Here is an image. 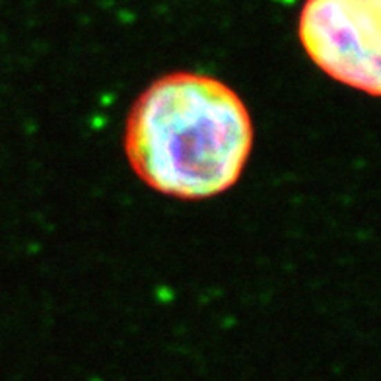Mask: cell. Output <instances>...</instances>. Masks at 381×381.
<instances>
[{"label": "cell", "mask_w": 381, "mask_h": 381, "mask_svg": "<svg viewBox=\"0 0 381 381\" xmlns=\"http://www.w3.org/2000/svg\"><path fill=\"white\" fill-rule=\"evenodd\" d=\"M124 156L145 185L179 201H206L241 179L255 129L241 95L214 76L156 78L124 123Z\"/></svg>", "instance_id": "1"}, {"label": "cell", "mask_w": 381, "mask_h": 381, "mask_svg": "<svg viewBox=\"0 0 381 381\" xmlns=\"http://www.w3.org/2000/svg\"><path fill=\"white\" fill-rule=\"evenodd\" d=\"M298 41L331 80L381 97V0H306Z\"/></svg>", "instance_id": "2"}]
</instances>
